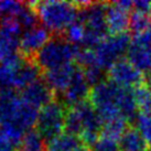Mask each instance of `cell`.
<instances>
[{
    "instance_id": "6da1fadb",
    "label": "cell",
    "mask_w": 151,
    "mask_h": 151,
    "mask_svg": "<svg viewBox=\"0 0 151 151\" xmlns=\"http://www.w3.org/2000/svg\"><path fill=\"white\" fill-rule=\"evenodd\" d=\"M39 110L29 105L16 91L0 92V127L18 148L27 132L37 124Z\"/></svg>"
},
{
    "instance_id": "7a4b0ae2",
    "label": "cell",
    "mask_w": 151,
    "mask_h": 151,
    "mask_svg": "<svg viewBox=\"0 0 151 151\" xmlns=\"http://www.w3.org/2000/svg\"><path fill=\"white\" fill-rule=\"evenodd\" d=\"M103 122L89 101L68 107L65 117V132L74 134L87 147H93L101 137Z\"/></svg>"
},
{
    "instance_id": "3957f363",
    "label": "cell",
    "mask_w": 151,
    "mask_h": 151,
    "mask_svg": "<svg viewBox=\"0 0 151 151\" xmlns=\"http://www.w3.org/2000/svg\"><path fill=\"white\" fill-rule=\"evenodd\" d=\"M30 4L35 10L42 27L50 33H65V31L78 19L80 8L75 2L49 0Z\"/></svg>"
},
{
    "instance_id": "277c9868",
    "label": "cell",
    "mask_w": 151,
    "mask_h": 151,
    "mask_svg": "<svg viewBox=\"0 0 151 151\" xmlns=\"http://www.w3.org/2000/svg\"><path fill=\"white\" fill-rule=\"evenodd\" d=\"M80 8L78 21L85 28V40L81 47L93 49L107 37L106 6L104 2H75Z\"/></svg>"
},
{
    "instance_id": "5b68a950",
    "label": "cell",
    "mask_w": 151,
    "mask_h": 151,
    "mask_svg": "<svg viewBox=\"0 0 151 151\" xmlns=\"http://www.w3.org/2000/svg\"><path fill=\"white\" fill-rule=\"evenodd\" d=\"M80 46H76L65 38H52L34 58V63L40 70L46 72L72 64L76 61Z\"/></svg>"
},
{
    "instance_id": "8992f818",
    "label": "cell",
    "mask_w": 151,
    "mask_h": 151,
    "mask_svg": "<svg viewBox=\"0 0 151 151\" xmlns=\"http://www.w3.org/2000/svg\"><path fill=\"white\" fill-rule=\"evenodd\" d=\"M122 88L109 81H103L93 86L89 94V103L98 114L103 125L115 118L122 117L119 101Z\"/></svg>"
},
{
    "instance_id": "52a82bcc",
    "label": "cell",
    "mask_w": 151,
    "mask_h": 151,
    "mask_svg": "<svg viewBox=\"0 0 151 151\" xmlns=\"http://www.w3.org/2000/svg\"><path fill=\"white\" fill-rule=\"evenodd\" d=\"M66 110L65 105L59 101H52L39 110L35 127L37 131L45 141L49 142L63 134V130H65Z\"/></svg>"
},
{
    "instance_id": "ba28073f",
    "label": "cell",
    "mask_w": 151,
    "mask_h": 151,
    "mask_svg": "<svg viewBox=\"0 0 151 151\" xmlns=\"http://www.w3.org/2000/svg\"><path fill=\"white\" fill-rule=\"evenodd\" d=\"M130 42L131 38L127 32L107 35L101 42L93 47L98 66L101 70L108 71L116 62L122 59V55L127 53Z\"/></svg>"
},
{
    "instance_id": "9c48e42d",
    "label": "cell",
    "mask_w": 151,
    "mask_h": 151,
    "mask_svg": "<svg viewBox=\"0 0 151 151\" xmlns=\"http://www.w3.org/2000/svg\"><path fill=\"white\" fill-rule=\"evenodd\" d=\"M127 60L141 73L151 72V29L134 35L127 51Z\"/></svg>"
},
{
    "instance_id": "30bf717a",
    "label": "cell",
    "mask_w": 151,
    "mask_h": 151,
    "mask_svg": "<svg viewBox=\"0 0 151 151\" xmlns=\"http://www.w3.org/2000/svg\"><path fill=\"white\" fill-rule=\"evenodd\" d=\"M107 72L109 82L122 88L134 89L146 83L143 73L137 70L127 59H120Z\"/></svg>"
},
{
    "instance_id": "8fae6325",
    "label": "cell",
    "mask_w": 151,
    "mask_h": 151,
    "mask_svg": "<svg viewBox=\"0 0 151 151\" xmlns=\"http://www.w3.org/2000/svg\"><path fill=\"white\" fill-rule=\"evenodd\" d=\"M50 40V32L42 25L24 30L20 37V51L22 56L35 58V55Z\"/></svg>"
},
{
    "instance_id": "7c38bea8",
    "label": "cell",
    "mask_w": 151,
    "mask_h": 151,
    "mask_svg": "<svg viewBox=\"0 0 151 151\" xmlns=\"http://www.w3.org/2000/svg\"><path fill=\"white\" fill-rule=\"evenodd\" d=\"M91 89H92L91 85L86 80L82 68L78 66L70 85L67 86V88L62 94L63 104L67 106V108H68L72 106L78 105V104H82L84 101H87L86 99L89 98Z\"/></svg>"
},
{
    "instance_id": "4fadbf2b",
    "label": "cell",
    "mask_w": 151,
    "mask_h": 151,
    "mask_svg": "<svg viewBox=\"0 0 151 151\" xmlns=\"http://www.w3.org/2000/svg\"><path fill=\"white\" fill-rule=\"evenodd\" d=\"M20 95L29 105L38 110L43 108L52 101H54L53 99L54 92L51 89L43 78L35 81L28 87L22 89Z\"/></svg>"
},
{
    "instance_id": "5bb4252c",
    "label": "cell",
    "mask_w": 151,
    "mask_h": 151,
    "mask_svg": "<svg viewBox=\"0 0 151 151\" xmlns=\"http://www.w3.org/2000/svg\"><path fill=\"white\" fill-rule=\"evenodd\" d=\"M77 65L74 63L66 64L63 66L56 67L53 70L44 72V78L46 84L50 86V88L54 93L63 94L64 91L71 83L73 76L77 70Z\"/></svg>"
},
{
    "instance_id": "9a60e30c",
    "label": "cell",
    "mask_w": 151,
    "mask_h": 151,
    "mask_svg": "<svg viewBox=\"0 0 151 151\" xmlns=\"http://www.w3.org/2000/svg\"><path fill=\"white\" fill-rule=\"evenodd\" d=\"M129 11L119 7L116 2L106 6V22L108 31L113 34L125 33L129 28Z\"/></svg>"
},
{
    "instance_id": "2e32d148",
    "label": "cell",
    "mask_w": 151,
    "mask_h": 151,
    "mask_svg": "<svg viewBox=\"0 0 151 151\" xmlns=\"http://www.w3.org/2000/svg\"><path fill=\"white\" fill-rule=\"evenodd\" d=\"M46 151H89V147L78 137L63 132L47 142Z\"/></svg>"
},
{
    "instance_id": "e0dca14e",
    "label": "cell",
    "mask_w": 151,
    "mask_h": 151,
    "mask_svg": "<svg viewBox=\"0 0 151 151\" xmlns=\"http://www.w3.org/2000/svg\"><path fill=\"white\" fill-rule=\"evenodd\" d=\"M120 151H147L148 145L134 127H129L119 140Z\"/></svg>"
},
{
    "instance_id": "ac0fdd59",
    "label": "cell",
    "mask_w": 151,
    "mask_h": 151,
    "mask_svg": "<svg viewBox=\"0 0 151 151\" xmlns=\"http://www.w3.org/2000/svg\"><path fill=\"white\" fill-rule=\"evenodd\" d=\"M47 143L37 129L30 130L19 143L17 151H46Z\"/></svg>"
},
{
    "instance_id": "d6986e66",
    "label": "cell",
    "mask_w": 151,
    "mask_h": 151,
    "mask_svg": "<svg viewBox=\"0 0 151 151\" xmlns=\"http://www.w3.org/2000/svg\"><path fill=\"white\" fill-rule=\"evenodd\" d=\"M128 122H129L124 117L115 118L113 120H110V122H106V124L103 125V129H101V134L118 141V140H120L122 134H125V131L129 128Z\"/></svg>"
},
{
    "instance_id": "ffe728a7",
    "label": "cell",
    "mask_w": 151,
    "mask_h": 151,
    "mask_svg": "<svg viewBox=\"0 0 151 151\" xmlns=\"http://www.w3.org/2000/svg\"><path fill=\"white\" fill-rule=\"evenodd\" d=\"M18 65L19 63L14 65L0 64V92L16 91Z\"/></svg>"
},
{
    "instance_id": "44dd1931",
    "label": "cell",
    "mask_w": 151,
    "mask_h": 151,
    "mask_svg": "<svg viewBox=\"0 0 151 151\" xmlns=\"http://www.w3.org/2000/svg\"><path fill=\"white\" fill-rule=\"evenodd\" d=\"M129 29L134 34H140L151 29V14L134 11L130 14Z\"/></svg>"
},
{
    "instance_id": "7402d4cb",
    "label": "cell",
    "mask_w": 151,
    "mask_h": 151,
    "mask_svg": "<svg viewBox=\"0 0 151 151\" xmlns=\"http://www.w3.org/2000/svg\"><path fill=\"white\" fill-rule=\"evenodd\" d=\"M134 96L138 109H140V113H150L151 88L148 86L147 83L134 88Z\"/></svg>"
},
{
    "instance_id": "603a6c76",
    "label": "cell",
    "mask_w": 151,
    "mask_h": 151,
    "mask_svg": "<svg viewBox=\"0 0 151 151\" xmlns=\"http://www.w3.org/2000/svg\"><path fill=\"white\" fill-rule=\"evenodd\" d=\"M24 2L13 1V0H2L0 1V19H17L25 7Z\"/></svg>"
},
{
    "instance_id": "cb8c5ba5",
    "label": "cell",
    "mask_w": 151,
    "mask_h": 151,
    "mask_svg": "<svg viewBox=\"0 0 151 151\" xmlns=\"http://www.w3.org/2000/svg\"><path fill=\"white\" fill-rule=\"evenodd\" d=\"M136 129L141 134L143 140L151 147V114L139 113L136 117Z\"/></svg>"
},
{
    "instance_id": "d4e9b609",
    "label": "cell",
    "mask_w": 151,
    "mask_h": 151,
    "mask_svg": "<svg viewBox=\"0 0 151 151\" xmlns=\"http://www.w3.org/2000/svg\"><path fill=\"white\" fill-rule=\"evenodd\" d=\"M64 34H65V39L70 43L76 46L83 45L85 40V28L83 23L78 21V19L65 31Z\"/></svg>"
},
{
    "instance_id": "484cf974",
    "label": "cell",
    "mask_w": 151,
    "mask_h": 151,
    "mask_svg": "<svg viewBox=\"0 0 151 151\" xmlns=\"http://www.w3.org/2000/svg\"><path fill=\"white\" fill-rule=\"evenodd\" d=\"M93 151H120L119 142L111 138L101 134L95 145L93 146Z\"/></svg>"
},
{
    "instance_id": "4316f807",
    "label": "cell",
    "mask_w": 151,
    "mask_h": 151,
    "mask_svg": "<svg viewBox=\"0 0 151 151\" xmlns=\"http://www.w3.org/2000/svg\"><path fill=\"white\" fill-rule=\"evenodd\" d=\"M0 151H16V146L4 134L0 127Z\"/></svg>"
},
{
    "instance_id": "83f0119b",
    "label": "cell",
    "mask_w": 151,
    "mask_h": 151,
    "mask_svg": "<svg viewBox=\"0 0 151 151\" xmlns=\"http://www.w3.org/2000/svg\"><path fill=\"white\" fill-rule=\"evenodd\" d=\"M134 11H139L143 13H151V2L147 0H138L134 1Z\"/></svg>"
},
{
    "instance_id": "f1b7e54d",
    "label": "cell",
    "mask_w": 151,
    "mask_h": 151,
    "mask_svg": "<svg viewBox=\"0 0 151 151\" xmlns=\"http://www.w3.org/2000/svg\"><path fill=\"white\" fill-rule=\"evenodd\" d=\"M146 83H147L148 86L151 88V73H150V75H149V77H148V80H146Z\"/></svg>"
},
{
    "instance_id": "f546056e",
    "label": "cell",
    "mask_w": 151,
    "mask_h": 151,
    "mask_svg": "<svg viewBox=\"0 0 151 151\" xmlns=\"http://www.w3.org/2000/svg\"><path fill=\"white\" fill-rule=\"evenodd\" d=\"M0 35H1V24H0Z\"/></svg>"
},
{
    "instance_id": "4dcf8cb0",
    "label": "cell",
    "mask_w": 151,
    "mask_h": 151,
    "mask_svg": "<svg viewBox=\"0 0 151 151\" xmlns=\"http://www.w3.org/2000/svg\"><path fill=\"white\" fill-rule=\"evenodd\" d=\"M150 114H151V106H150Z\"/></svg>"
},
{
    "instance_id": "1f68e13d",
    "label": "cell",
    "mask_w": 151,
    "mask_h": 151,
    "mask_svg": "<svg viewBox=\"0 0 151 151\" xmlns=\"http://www.w3.org/2000/svg\"><path fill=\"white\" fill-rule=\"evenodd\" d=\"M150 151H151V149H150Z\"/></svg>"
}]
</instances>
